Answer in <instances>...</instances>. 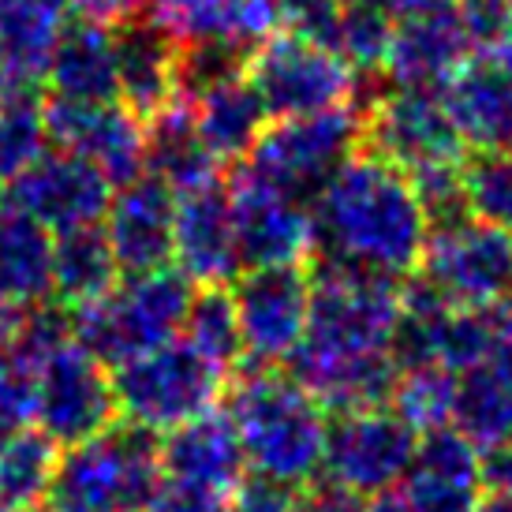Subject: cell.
<instances>
[{"mask_svg":"<svg viewBox=\"0 0 512 512\" xmlns=\"http://www.w3.org/2000/svg\"><path fill=\"white\" fill-rule=\"evenodd\" d=\"M471 49L475 34L456 4L404 12L393 30L385 75L397 90H441L456 72L468 68Z\"/></svg>","mask_w":512,"mask_h":512,"instance_id":"e0dca14e","label":"cell"},{"mask_svg":"<svg viewBox=\"0 0 512 512\" xmlns=\"http://www.w3.org/2000/svg\"><path fill=\"white\" fill-rule=\"evenodd\" d=\"M397 30V12L389 0H344L341 23L333 30V53L352 72H378L385 68L389 45Z\"/></svg>","mask_w":512,"mask_h":512,"instance_id":"836d02e7","label":"cell"},{"mask_svg":"<svg viewBox=\"0 0 512 512\" xmlns=\"http://www.w3.org/2000/svg\"><path fill=\"white\" fill-rule=\"evenodd\" d=\"M184 341L214 363L217 370H232L236 359H243V341H240V318H236V303L232 292L225 288H202L195 292L191 314H187Z\"/></svg>","mask_w":512,"mask_h":512,"instance_id":"d590c367","label":"cell"},{"mask_svg":"<svg viewBox=\"0 0 512 512\" xmlns=\"http://www.w3.org/2000/svg\"><path fill=\"white\" fill-rule=\"evenodd\" d=\"M247 79L270 120H296L333 109H356V72L329 45L303 42L296 34L258 45Z\"/></svg>","mask_w":512,"mask_h":512,"instance_id":"ba28073f","label":"cell"},{"mask_svg":"<svg viewBox=\"0 0 512 512\" xmlns=\"http://www.w3.org/2000/svg\"><path fill=\"white\" fill-rule=\"evenodd\" d=\"M363 139L370 143V154L385 157L412 180L456 169L464 150L438 90L393 86V94L374 101V109L363 116Z\"/></svg>","mask_w":512,"mask_h":512,"instance_id":"4fadbf2b","label":"cell"},{"mask_svg":"<svg viewBox=\"0 0 512 512\" xmlns=\"http://www.w3.org/2000/svg\"><path fill=\"white\" fill-rule=\"evenodd\" d=\"M15 430L8 427V423H0V453H4V445H8V438H12Z\"/></svg>","mask_w":512,"mask_h":512,"instance_id":"f5cc1de1","label":"cell"},{"mask_svg":"<svg viewBox=\"0 0 512 512\" xmlns=\"http://www.w3.org/2000/svg\"><path fill=\"white\" fill-rule=\"evenodd\" d=\"M479 49H483V57H479V60L494 64L498 72L512 75V15H505L498 27L486 34Z\"/></svg>","mask_w":512,"mask_h":512,"instance_id":"bcb514c9","label":"cell"},{"mask_svg":"<svg viewBox=\"0 0 512 512\" xmlns=\"http://www.w3.org/2000/svg\"><path fill=\"white\" fill-rule=\"evenodd\" d=\"M341 12L344 0H281V23L303 42L333 45Z\"/></svg>","mask_w":512,"mask_h":512,"instance_id":"f35d334b","label":"cell"},{"mask_svg":"<svg viewBox=\"0 0 512 512\" xmlns=\"http://www.w3.org/2000/svg\"><path fill=\"white\" fill-rule=\"evenodd\" d=\"M195 288L180 270H154L120 277L94 303L72 311V333L105 367H120L161 344L176 341L187 326Z\"/></svg>","mask_w":512,"mask_h":512,"instance_id":"5b68a950","label":"cell"},{"mask_svg":"<svg viewBox=\"0 0 512 512\" xmlns=\"http://www.w3.org/2000/svg\"><path fill=\"white\" fill-rule=\"evenodd\" d=\"M101 232L113 247L120 277L165 270L172 262V232H176V195L157 176H139L116 187Z\"/></svg>","mask_w":512,"mask_h":512,"instance_id":"ffe728a7","label":"cell"},{"mask_svg":"<svg viewBox=\"0 0 512 512\" xmlns=\"http://www.w3.org/2000/svg\"><path fill=\"white\" fill-rule=\"evenodd\" d=\"M60 449L42 430H15L0 453V505L12 512H30L45 505L49 483L57 475Z\"/></svg>","mask_w":512,"mask_h":512,"instance_id":"1f68e13d","label":"cell"},{"mask_svg":"<svg viewBox=\"0 0 512 512\" xmlns=\"http://www.w3.org/2000/svg\"><path fill=\"white\" fill-rule=\"evenodd\" d=\"M404 285L374 273L318 266L311 273L307 337L288 359V374L326 412H359L389 404L400 378L397 344Z\"/></svg>","mask_w":512,"mask_h":512,"instance_id":"6da1fadb","label":"cell"},{"mask_svg":"<svg viewBox=\"0 0 512 512\" xmlns=\"http://www.w3.org/2000/svg\"><path fill=\"white\" fill-rule=\"evenodd\" d=\"M228 501L232 498L217 494V490L191 486V483H180V479L161 475V483H157V490L150 494L143 512H225Z\"/></svg>","mask_w":512,"mask_h":512,"instance_id":"ab89813d","label":"cell"},{"mask_svg":"<svg viewBox=\"0 0 512 512\" xmlns=\"http://www.w3.org/2000/svg\"><path fill=\"white\" fill-rule=\"evenodd\" d=\"M161 483V441L131 423L60 449L45 512H143Z\"/></svg>","mask_w":512,"mask_h":512,"instance_id":"8992f818","label":"cell"},{"mask_svg":"<svg viewBox=\"0 0 512 512\" xmlns=\"http://www.w3.org/2000/svg\"><path fill=\"white\" fill-rule=\"evenodd\" d=\"M419 270L423 285H430L453 307H501L512 292V236L471 217L434 225Z\"/></svg>","mask_w":512,"mask_h":512,"instance_id":"30bf717a","label":"cell"},{"mask_svg":"<svg viewBox=\"0 0 512 512\" xmlns=\"http://www.w3.org/2000/svg\"><path fill=\"white\" fill-rule=\"evenodd\" d=\"M42 341L38 363V408L34 423L57 449H72L116 427L113 370L75 341L72 318L60 311H34L27 318Z\"/></svg>","mask_w":512,"mask_h":512,"instance_id":"277c9868","label":"cell"},{"mask_svg":"<svg viewBox=\"0 0 512 512\" xmlns=\"http://www.w3.org/2000/svg\"><path fill=\"white\" fill-rule=\"evenodd\" d=\"M116 34L120 30H105L94 23L75 19L64 42L45 68V79L53 86L57 101H75V105H109L116 98Z\"/></svg>","mask_w":512,"mask_h":512,"instance_id":"484cf974","label":"cell"},{"mask_svg":"<svg viewBox=\"0 0 512 512\" xmlns=\"http://www.w3.org/2000/svg\"><path fill=\"white\" fill-rule=\"evenodd\" d=\"M314 247L326 266L404 281L423 266L430 214L412 176L378 154H352L314 195Z\"/></svg>","mask_w":512,"mask_h":512,"instance_id":"7a4b0ae2","label":"cell"},{"mask_svg":"<svg viewBox=\"0 0 512 512\" xmlns=\"http://www.w3.org/2000/svg\"><path fill=\"white\" fill-rule=\"evenodd\" d=\"M296 505L299 494L262 483V479H251V483H243L236 490V498L228 501L225 512H296Z\"/></svg>","mask_w":512,"mask_h":512,"instance_id":"60d3db41","label":"cell"},{"mask_svg":"<svg viewBox=\"0 0 512 512\" xmlns=\"http://www.w3.org/2000/svg\"><path fill=\"white\" fill-rule=\"evenodd\" d=\"M400 498L408 512H479L486 501L483 453L453 427L419 438Z\"/></svg>","mask_w":512,"mask_h":512,"instance_id":"44dd1931","label":"cell"},{"mask_svg":"<svg viewBox=\"0 0 512 512\" xmlns=\"http://www.w3.org/2000/svg\"><path fill=\"white\" fill-rule=\"evenodd\" d=\"M483 483L490 498L512 501V441L483 453Z\"/></svg>","mask_w":512,"mask_h":512,"instance_id":"f6af8a7d","label":"cell"},{"mask_svg":"<svg viewBox=\"0 0 512 512\" xmlns=\"http://www.w3.org/2000/svg\"><path fill=\"white\" fill-rule=\"evenodd\" d=\"M113 191L116 187L90 161L68 150H49L34 169L15 180L8 199L27 217H34L49 236L53 232L64 236L101 225L109 214Z\"/></svg>","mask_w":512,"mask_h":512,"instance_id":"2e32d148","label":"cell"},{"mask_svg":"<svg viewBox=\"0 0 512 512\" xmlns=\"http://www.w3.org/2000/svg\"><path fill=\"white\" fill-rule=\"evenodd\" d=\"M453 430L479 449L490 453L512 441V370L498 359H486L483 367L460 374L456 385Z\"/></svg>","mask_w":512,"mask_h":512,"instance_id":"f546056e","label":"cell"},{"mask_svg":"<svg viewBox=\"0 0 512 512\" xmlns=\"http://www.w3.org/2000/svg\"><path fill=\"white\" fill-rule=\"evenodd\" d=\"M154 27L176 49L247 53L281 27V0H146Z\"/></svg>","mask_w":512,"mask_h":512,"instance_id":"ac0fdd59","label":"cell"},{"mask_svg":"<svg viewBox=\"0 0 512 512\" xmlns=\"http://www.w3.org/2000/svg\"><path fill=\"white\" fill-rule=\"evenodd\" d=\"M243 359L255 370H277L296 356L311 322V273L303 266L247 270L232 285Z\"/></svg>","mask_w":512,"mask_h":512,"instance_id":"7c38bea8","label":"cell"},{"mask_svg":"<svg viewBox=\"0 0 512 512\" xmlns=\"http://www.w3.org/2000/svg\"><path fill=\"white\" fill-rule=\"evenodd\" d=\"M146 135H150L146 172L157 176L172 195L221 184L217 180L221 161L202 146L199 131H195V116H191V101L184 94L146 124Z\"/></svg>","mask_w":512,"mask_h":512,"instance_id":"83f0119b","label":"cell"},{"mask_svg":"<svg viewBox=\"0 0 512 512\" xmlns=\"http://www.w3.org/2000/svg\"><path fill=\"white\" fill-rule=\"evenodd\" d=\"M456 385H460V374H453V370H445V367L400 370L397 385H393V397H389V408H393L419 438H427V434H438V430L453 427Z\"/></svg>","mask_w":512,"mask_h":512,"instance_id":"e575fe53","label":"cell"},{"mask_svg":"<svg viewBox=\"0 0 512 512\" xmlns=\"http://www.w3.org/2000/svg\"><path fill=\"white\" fill-rule=\"evenodd\" d=\"M225 378V370H217L184 337H176L146 356L113 367L116 408L131 427L169 434L214 412L225 393Z\"/></svg>","mask_w":512,"mask_h":512,"instance_id":"52a82bcc","label":"cell"},{"mask_svg":"<svg viewBox=\"0 0 512 512\" xmlns=\"http://www.w3.org/2000/svg\"><path fill=\"white\" fill-rule=\"evenodd\" d=\"M45 124H49V143L90 161L113 187L146 176L150 135H146V120H139L128 105L120 101L75 105V101L53 98L45 105Z\"/></svg>","mask_w":512,"mask_h":512,"instance_id":"9a60e30c","label":"cell"},{"mask_svg":"<svg viewBox=\"0 0 512 512\" xmlns=\"http://www.w3.org/2000/svg\"><path fill=\"white\" fill-rule=\"evenodd\" d=\"M180 64L184 53L150 23H131L116 34V98L128 105L139 120H154L161 109H169L180 98Z\"/></svg>","mask_w":512,"mask_h":512,"instance_id":"d4e9b609","label":"cell"},{"mask_svg":"<svg viewBox=\"0 0 512 512\" xmlns=\"http://www.w3.org/2000/svg\"><path fill=\"white\" fill-rule=\"evenodd\" d=\"M0 512H12V509H8V505H0Z\"/></svg>","mask_w":512,"mask_h":512,"instance_id":"db71d44e","label":"cell"},{"mask_svg":"<svg viewBox=\"0 0 512 512\" xmlns=\"http://www.w3.org/2000/svg\"><path fill=\"white\" fill-rule=\"evenodd\" d=\"M72 4L75 19L105 30H128L135 23V15L146 8V0H72Z\"/></svg>","mask_w":512,"mask_h":512,"instance_id":"b9f144b4","label":"cell"},{"mask_svg":"<svg viewBox=\"0 0 512 512\" xmlns=\"http://www.w3.org/2000/svg\"><path fill=\"white\" fill-rule=\"evenodd\" d=\"M38 363H42V341L34 337L30 326H23L12 344L0 348V423H8L12 430H23L34 423Z\"/></svg>","mask_w":512,"mask_h":512,"instance_id":"74e56055","label":"cell"},{"mask_svg":"<svg viewBox=\"0 0 512 512\" xmlns=\"http://www.w3.org/2000/svg\"><path fill=\"white\" fill-rule=\"evenodd\" d=\"M72 19V0H0V68L30 86L45 75Z\"/></svg>","mask_w":512,"mask_h":512,"instance_id":"4316f807","label":"cell"},{"mask_svg":"<svg viewBox=\"0 0 512 512\" xmlns=\"http://www.w3.org/2000/svg\"><path fill=\"white\" fill-rule=\"evenodd\" d=\"M228 199H232V217H236L243 270L303 266V258L314 251L311 202L266 184L247 165L232 176Z\"/></svg>","mask_w":512,"mask_h":512,"instance_id":"5bb4252c","label":"cell"},{"mask_svg":"<svg viewBox=\"0 0 512 512\" xmlns=\"http://www.w3.org/2000/svg\"><path fill=\"white\" fill-rule=\"evenodd\" d=\"M367 512H408V505H404V498L400 494H378V498H370Z\"/></svg>","mask_w":512,"mask_h":512,"instance_id":"c3c4849f","label":"cell"},{"mask_svg":"<svg viewBox=\"0 0 512 512\" xmlns=\"http://www.w3.org/2000/svg\"><path fill=\"white\" fill-rule=\"evenodd\" d=\"M456 8L468 19L475 45H483L486 34L498 27L505 15H512V0H456Z\"/></svg>","mask_w":512,"mask_h":512,"instance_id":"ee69618b","label":"cell"},{"mask_svg":"<svg viewBox=\"0 0 512 512\" xmlns=\"http://www.w3.org/2000/svg\"><path fill=\"white\" fill-rule=\"evenodd\" d=\"M180 94L191 101L195 131L217 161L251 157L258 139L270 128V113L258 101L247 72H232L225 79H214V83L195 86V90H180Z\"/></svg>","mask_w":512,"mask_h":512,"instance_id":"603a6c76","label":"cell"},{"mask_svg":"<svg viewBox=\"0 0 512 512\" xmlns=\"http://www.w3.org/2000/svg\"><path fill=\"white\" fill-rule=\"evenodd\" d=\"M49 154L45 101L30 86H15L0 101V184H15Z\"/></svg>","mask_w":512,"mask_h":512,"instance_id":"d6a6232c","label":"cell"},{"mask_svg":"<svg viewBox=\"0 0 512 512\" xmlns=\"http://www.w3.org/2000/svg\"><path fill=\"white\" fill-rule=\"evenodd\" d=\"M359 143H363V116L356 109L277 120L258 139L255 154L247 157V169L266 184L314 202V195L329 184V176L352 154H359Z\"/></svg>","mask_w":512,"mask_h":512,"instance_id":"9c48e42d","label":"cell"},{"mask_svg":"<svg viewBox=\"0 0 512 512\" xmlns=\"http://www.w3.org/2000/svg\"><path fill=\"white\" fill-rule=\"evenodd\" d=\"M225 412L255 479L292 494L318 483L326 468L329 415L292 374L251 367L232 385Z\"/></svg>","mask_w":512,"mask_h":512,"instance_id":"3957f363","label":"cell"},{"mask_svg":"<svg viewBox=\"0 0 512 512\" xmlns=\"http://www.w3.org/2000/svg\"><path fill=\"white\" fill-rule=\"evenodd\" d=\"M120 266L101 225L64 232L53 240V296L68 307H83L101 299L116 285Z\"/></svg>","mask_w":512,"mask_h":512,"instance_id":"4dcf8cb0","label":"cell"},{"mask_svg":"<svg viewBox=\"0 0 512 512\" xmlns=\"http://www.w3.org/2000/svg\"><path fill=\"white\" fill-rule=\"evenodd\" d=\"M415 449H419V434L389 404L341 412L337 419H329L322 475L356 498H378L404 483Z\"/></svg>","mask_w":512,"mask_h":512,"instance_id":"8fae6325","label":"cell"},{"mask_svg":"<svg viewBox=\"0 0 512 512\" xmlns=\"http://www.w3.org/2000/svg\"><path fill=\"white\" fill-rule=\"evenodd\" d=\"M161 475L236 498L247 479L240 434L228 412H206L161 438Z\"/></svg>","mask_w":512,"mask_h":512,"instance_id":"7402d4cb","label":"cell"},{"mask_svg":"<svg viewBox=\"0 0 512 512\" xmlns=\"http://www.w3.org/2000/svg\"><path fill=\"white\" fill-rule=\"evenodd\" d=\"M23 326H27V307L0 292V348H4V344H12Z\"/></svg>","mask_w":512,"mask_h":512,"instance_id":"7dc6e473","label":"cell"},{"mask_svg":"<svg viewBox=\"0 0 512 512\" xmlns=\"http://www.w3.org/2000/svg\"><path fill=\"white\" fill-rule=\"evenodd\" d=\"M0 292L23 307L53 296V236L12 199H0Z\"/></svg>","mask_w":512,"mask_h":512,"instance_id":"f1b7e54d","label":"cell"},{"mask_svg":"<svg viewBox=\"0 0 512 512\" xmlns=\"http://www.w3.org/2000/svg\"><path fill=\"white\" fill-rule=\"evenodd\" d=\"M15 86H27V83H15L12 75H8V72H4V68H0V101L8 98V94H12Z\"/></svg>","mask_w":512,"mask_h":512,"instance_id":"f907efd6","label":"cell"},{"mask_svg":"<svg viewBox=\"0 0 512 512\" xmlns=\"http://www.w3.org/2000/svg\"><path fill=\"white\" fill-rule=\"evenodd\" d=\"M464 210L471 221L509 232L512 236V150L475 154L460 165Z\"/></svg>","mask_w":512,"mask_h":512,"instance_id":"8d00e7d4","label":"cell"},{"mask_svg":"<svg viewBox=\"0 0 512 512\" xmlns=\"http://www.w3.org/2000/svg\"><path fill=\"white\" fill-rule=\"evenodd\" d=\"M172 262L191 285L225 288L243 270L236 217L225 184L176 195V232H172Z\"/></svg>","mask_w":512,"mask_h":512,"instance_id":"d6986e66","label":"cell"},{"mask_svg":"<svg viewBox=\"0 0 512 512\" xmlns=\"http://www.w3.org/2000/svg\"><path fill=\"white\" fill-rule=\"evenodd\" d=\"M438 94L460 143L479 154L512 150V75L479 60L456 72Z\"/></svg>","mask_w":512,"mask_h":512,"instance_id":"cb8c5ba5","label":"cell"},{"mask_svg":"<svg viewBox=\"0 0 512 512\" xmlns=\"http://www.w3.org/2000/svg\"><path fill=\"white\" fill-rule=\"evenodd\" d=\"M479 512H512V501L490 498V501H483V509H479Z\"/></svg>","mask_w":512,"mask_h":512,"instance_id":"816d5d0a","label":"cell"},{"mask_svg":"<svg viewBox=\"0 0 512 512\" xmlns=\"http://www.w3.org/2000/svg\"><path fill=\"white\" fill-rule=\"evenodd\" d=\"M393 4V12L404 15V12H419V8H438V4H456V0H389Z\"/></svg>","mask_w":512,"mask_h":512,"instance_id":"681fc988","label":"cell"},{"mask_svg":"<svg viewBox=\"0 0 512 512\" xmlns=\"http://www.w3.org/2000/svg\"><path fill=\"white\" fill-rule=\"evenodd\" d=\"M296 512H367V505H363V498L348 494L344 486L322 479V483L307 486V490L299 494Z\"/></svg>","mask_w":512,"mask_h":512,"instance_id":"7bdbcfd3","label":"cell"}]
</instances>
